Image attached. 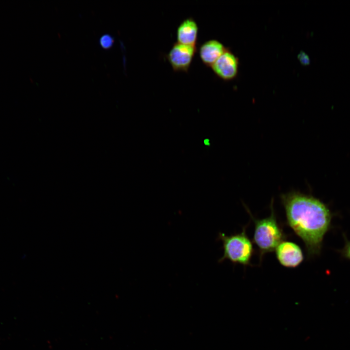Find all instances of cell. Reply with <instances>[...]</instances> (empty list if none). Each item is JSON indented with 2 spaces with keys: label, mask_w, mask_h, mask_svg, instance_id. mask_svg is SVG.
Listing matches in <instances>:
<instances>
[{
  "label": "cell",
  "mask_w": 350,
  "mask_h": 350,
  "mask_svg": "<svg viewBox=\"0 0 350 350\" xmlns=\"http://www.w3.org/2000/svg\"><path fill=\"white\" fill-rule=\"evenodd\" d=\"M345 240V245L339 252L343 257L350 260V241L347 240L346 237Z\"/></svg>",
  "instance_id": "cell-10"
},
{
  "label": "cell",
  "mask_w": 350,
  "mask_h": 350,
  "mask_svg": "<svg viewBox=\"0 0 350 350\" xmlns=\"http://www.w3.org/2000/svg\"><path fill=\"white\" fill-rule=\"evenodd\" d=\"M198 26L196 21L190 17L184 19L176 30V37L178 43L196 47Z\"/></svg>",
  "instance_id": "cell-7"
},
{
  "label": "cell",
  "mask_w": 350,
  "mask_h": 350,
  "mask_svg": "<svg viewBox=\"0 0 350 350\" xmlns=\"http://www.w3.org/2000/svg\"><path fill=\"white\" fill-rule=\"evenodd\" d=\"M210 68L220 79L225 81L231 80L238 74L239 60L227 49Z\"/></svg>",
  "instance_id": "cell-6"
},
{
  "label": "cell",
  "mask_w": 350,
  "mask_h": 350,
  "mask_svg": "<svg viewBox=\"0 0 350 350\" xmlns=\"http://www.w3.org/2000/svg\"><path fill=\"white\" fill-rule=\"evenodd\" d=\"M273 202L270 206V216L261 219L255 218L246 208L255 224L253 242L258 247L260 261L265 254L275 250L278 245L287 238L277 221Z\"/></svg>",
  "instance_id": "cell-2"
},
{
  "label": "cell",
  "mask_w": 350,
  "mask_h": 350,
  "mask_svg": "<svg viewBox=\"0 0 350 350\" xmlns=\"http://www.w3.org/2000/svg\"><path fill=\"white\" fill-rule=\"evenodd\" d=\"M298 59L300 63L303 66L309 65L311 62L309 55L304 51H300L298 55Z\"/></svg>",
  "instance_id": "cell-11"
},
{
  "label": "cell",
  "mask_w": 350,
  "mask_h": 350,
  "mask_svg": "<svg viewBox=\"0 0 350 350\" xmlns=\"http://www.w3.org/2000/svg\"><path fill=\"white\" fill-rule=\"evenodd\" d=\"M227 48L219 41L210 39L204 42L199 48V55L202 63L211 67Z\"/></svg>",
  "instance_id": "cell-8"
},
{
  "label": "cell",
  "mask_w": 350,
  "mask_h": 350,
  "mask_svg": "<svg viewBox=\"0 0 350 350\" xmlns=\"http://www.w3.org/2000/svg\"><path fill=\"white\" fill-rule=\"evenodd\" d=\"M196 51V47L176 42L168 52L166 58L174 71L187 72Z\"/></svg>",
  "instance_id": "cell-4"
},
{
  "label": "cell",
  "mask_w": 350,
  "mask_h": 350,
  "mask_svg": "<svg viewBox=\"0 0 350 350\" xmlns=\"http://www.w3.org/2000/svg\"><path fill=\"white\" fill-rule=\"evenodd\" d=\"M276 256L279 263L287 268H296L304 260L301 248L295 243L283 241L275 249Z\"/></svg>",
  "instance_id": "cell-5"
},
{
  "label": "cell",
  "mask_w": 350,
  "mask_h": 350,
  "mask_svg": "<svg viewBox=\"0 0 350 350\" xmlns=\"http://www.w3.org/2000/svg\"><path fill=\"white\" fill-rule=\"evenodd\" d=\"M287 223L304 242L308 257L318 255L333 214L328 206L310 195L292 191L280 195Z\"/></svg>",
  "instance_id": "cell-1"
},
{
  "label": "cell",
  "mask_w": 350,
  "mask_h": 350,
  "mask_svg": "<svg viewBox=\"0 0 350 350\" xmlns=\"http://www.w3.org/2000/svg\"><path fill=\"white\" fill-rule=\"evenodd\" d=\"M246 227L239 233L227 235L218 233L217 239L223 244V255L218 262H222L228 260L233 263L245 266L250 265L251 258L254 252L252 241L246 233Z\"/></svg>",
  "instance_id": "cell-3"
},
{
  "label": "cell",
  "mask_w": 350,
  "mask_h": 350,
  "mask_svg": "<svg viewBox=\"0 0 350 350\" xmlns=\"http://www.w3.org/2000/svg\"><path fill=\"white\" fill-rule=\"evenodd\" d=\"M99 42L102 48L108 49L112 47L114 44V39L111 35L105 34L101 37Z\"/></svg>",
  "instance_id": "cell-9"
}]
</instances>
